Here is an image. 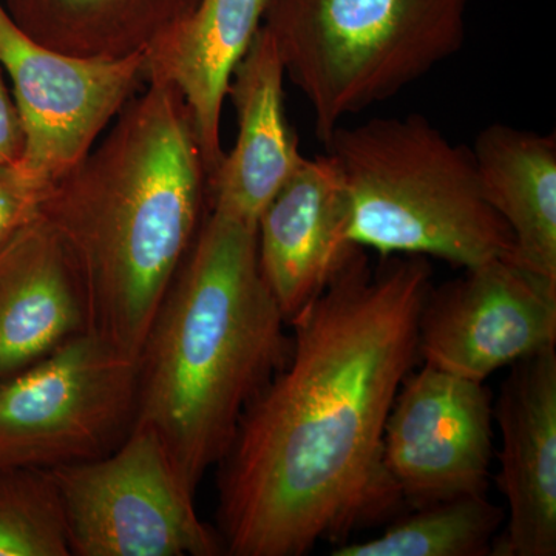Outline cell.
<instances>
[{
    "label": "cell",
    "mask_w": 556,
    "mask_h": 556,
    "mask_svg": "<svg viewBox=\"0 0 556 556\" xmlns=\"http://www.w3.org/2000/svg\"><path fill=\"white\" fill-rule=\"evenodd\" d=\"M426 257L364 249L289 321L283 365L219 463L218 536L232 556H302L404 503L382 464L388 415L419 358Z\"/></svg>",
    "instance_id": "obj_1"
},
{
    "label": "cell",
    "mask_w": 556,
    "mask_h": 556,
    "mask_svg": "<svg viewBox=\"0 0 556 556\" xmlns=\"http://www.w3.org/2000/svg\"><path fill=\"white\" fill-rule=\"evenodd\" d=\"M146 84L40 206L78 268L87 331L134 358L199 233L208 195L185 98L170 84Z\"/></svg>",
    "instance_id": "obj_2"
},
{
    "label": "cell",
    "mask_w": 556,
    "mask_h": 556,
    "mask_svg": "<svg viewBox=\"0 0 556 556\" xmlns=\"http://www.w3.org/2000/svg\"><path fill=\"white\" fill-rule=\"evenodd\" d=\"M287 327L260 269L257 228L208 212L139 351L134 422L155 431L193 493L287 364Z\"/></svg>",
    "instance_id": "obj_3"
},
{
    "label": "cell",
    "mask_w": 556,
    "mask_h": 556,
    "mask_svg": "<svg viewBox=\"0 0 556 556\" xmlns=\"http://www.w3.org/2000/svg\"><path fill=\"white\" fill-rule=\"evenodd\" d=\"M327 148L345 182L356 247L464 269L514 258V236L482 192L471 149L424 116L339 127Z\"/></svg>",
    "instance_id": "obj_4"
},
{
    "label": "cell",
    "mask_w": 556,
    "mask_h": 556,
    "mask_svg": "<svg viewBox=\"0 0 556 556\" xmlns=\"http://www.w3.org/2000/svg\"><path fill=\"white\" fill-rule=\"evenodd\" d=\"M470 0H265L262 27L321 142L455 56Z\"/></svg>",
    "instance_id": "obj_5"
},
{
    "label": "cell",
    "mask_w": 556,
    "mask_h": 556,
    "mask_svg": "<svg viewBox=\"0 0 556 556\" xmlns=\"http://www.w3.org/2000/svg\"><path fill=\"white\" fill-rule=\"evenodd\" d=\"M138 358L86 331L0 380V470L50 468L118 447L137 415Z\"/></svg>",
    "instance_id": "obj_6"
},
{
    "label": "cell",
    "mask_w": 556,
    "mask_h": 556,
    "mask_svg": "<svg viewBox=\"0 0 556 556\" xmlns=\"http://www.w3.org/2000/svg\"><path fill=\"white\" fill-rule=\"evenodd\" d=\"M76 556H217L218 533L193 506L155 431L134 426L118 447L50 468Z\"/></svg>",
    "instance_id": "obj_7"
},
{
    "label": "cell",
    "mask_w": 556,
    "mask_h": 556,
    "mask_svg": "<svg viewBox=\"0 0 556 556\" xmlns=\"http://www.w3.org/2000/svg\"><path fill=\"white\" fill-rule=\"evenodd\" d=\"M0 67L24 130L20 167L49 189L76 166L144 86L146 54L73 58L22 31L0 2Z\"/></svg>",
    "instance_id": "obj_8"
},
{
    "label": "cell",
    "mask_w": 556,
    "mask_h": 556,
    "mask_svg": "<svg viewBox=\"0 0 556 556\" xmlns=\"http://www.w3.org/2000/svg\"><path fill=\"white\" fill-rule=\"evenodd\" d=\"M430 294L420 311L424 364L484 382L556 345V281L496 258Z\"/></svg>",
    "instance_id": "obj_9"
},
{
    "label": "cell",
    "mask_w": 556,
    "mask_h": 556,
    "mask_svg": "<svg viewBox=\"0 0 556 556\" xmlns=\"http://www.w3.org/2000/svg\"><path fill=\"white\" fill-rule=\"evenodd\" d=\"M493 439V399L484 382L424 364L394 399L382 464L415 507L486 493Z\"/></svg>",
    "instance_id": "obj_10"
},
{
    "label": "cell",
    "mask_w": 556,
    "mask_h": 556,
    "mask_svg": "<svg viewBox=\"0 0 556 556\" xmlns=\"http://www.w3.org/2000/svg\"><path fill=\"white\" fill-rule=\"evenodd\" d=\"M493 416L501 433L496 484L507 514L492 555L555 556V348L511 365Z\"/></svg>",
    "instance_id": "obj_11"
},
{
    "label": "cell",
    "mask_w": 556,
    "mask_h": 556,
    "mask_svg": "<svg viewBox=\"0 0 556 556\" xmlns=\"http://www.w3.org/2000/svg\"><path fill=\"white\" fill-rule=\"evenodd\" d=\"M348 226L345 182L329 153L303 161L263 208L260 269L288 324L362 251L351 243Z\"/></svg>",
    "instance_id": "obj_12"
},
{
    "label": "cell",
    "mask_w": 556,
    "mask_h": 556,
    "mask_svg": "<svg viewBox=\"0 0 556 556\" xmlns=\"http://www.w3.org/2000/svg\"><path fill=\"white\" fill-rule=\"evenodd\" d=\"M285 78L276 46L260 27L230 78L239 134L208 178L207 195L212 212L255 228L263 208L306 160L285 112Z\"/></svg>",
    "instance_id": "obj_13"
},
{
    "label": "cell",
    "mask_w": 556,
    "mask_h": 556,
    "mask_svg": "<svg viewBox=\"0 0 556 556\" xmlns=\"http://www.w3.org/2000/svg\"><path fill=\"white\" fill-rule=\"evenodd\" d=\"M89 329L78 268L39 215L0 249V380Z\"/></svg>",
    "instance_id": "obj_14"
},
{
    "label": "cell",
    "mask_w": 556,
    "mask_h": 556,
    "mask_svg": "<svg viewBox=\"0 0 556 556\" xmlns=\"http://www.w3.org/2000/svg\"><path fill=\"white\" fill-rule=\"evenodd\" d=\"M265 0H199L146 51V80L170 84L185 98L208 178L218 169L223 104L233 70L262 27Z\"/></svg>",
    "instance_id": "obj_15"
},
{
    "label": "cell",
    "mask_w": 556,
    "mask_h": 556,
    "mask_svg": "<svg viewBox=\"0 0 556 556\" xmlns=\"http://www.w3.org/2000/svg\"><path fill=\"white\" fill-rule=\"evenodd\" d=\"M471 153L486 201L514 236L515 262L556 281L555 135L493 124Z\"/></svg>",
    "instance_id": "obj_16"
},
{
    "label": "cell",
    "mask_w": 556,
    "mask_h": 556,
    "mask_svg": "<svg viewBox=\"0 0 556 556\" xmlns=\"http://www.w3.org/2000/svg\"><path fill=\"white\" fill-rule=\"evenodd\" d=\"M7 13L30 38L86 60H121L148 51L193 0H5Z\"/></svg>",
    "instance_id": "obj_17"
},
{
    "label": "cell",
    "mask_w": 556,
    "mask_h": 556,
    "mask_svg": "<svg viewBox=\"0 0 556 556\" xmlns=\"http://www.w3.org/2000/svg\"><path fill=\"white\" fill-rule=\"evenodd\" d=\"M506 511L473 493L416 507L386 532L368 541L343 543L332 556H486L492 555Z\"/></svg>",
    "instance_id": "obj_18"
},
{
    "label": "cell",
    "mask_w": 556,
    "mask_h": 556,
    "mask_svg": "<svg viewBox=\"0 0 556 556\" xmlns=\"http://www.w3.org/2000/svg\"><path fill=\"white\" fill-rule=\"evenodd\" d=\"M56 482L46 468L0 470V556H70Z\"/></svg>",
    "instance_id": "obj_19"
},
{
    "label": "cell",
    "mask_w": 556,
    "mask_h": 556,
    "mask_svg": "<svg viewBox=\"0 0 556 556\" xmlns=\"http://www.w3.org/2000/svg\"><path fill=\"white\" fill-rule=\"evenodd\" d=\"M47 190L20 164H0V249L39 217Z\"/></svg>",
    "instance_id": "obj_20"
},
{
    "label": "cell",
    "mask_w": 556,
    "mask_h": 556,
    "mask_svg": "<svg viewBox=\"0 0 556 556\" xmlns=\"http://www.w3.org/2000/svg\"><path fill=\"white\" fill-rule=\"evenodd\" d=\"M24 152V130L16 102L11 97L9 87L0 67V164L20 163Z\"/></svg>",
    "instance_id": "obj_21"
},
{
    "label": "cell",
    "mask_w": 556,
    "mask_h": 556,
    "mask_svg": "<svg viewBox=\"0 0 556 556\" xmlns=\"http://www.w3.org/2000/svg\"><path fill=\"white\" fill-rule=\"evenodd\" d=\"M193 2H195V3H197V2H199V0H193Z\"/></svg>",
    "instance_id": "obj_22"
}]
</instances>
